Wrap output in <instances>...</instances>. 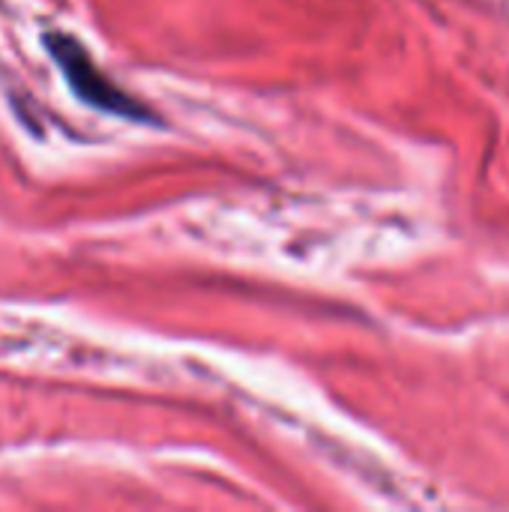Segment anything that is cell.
Returning <instances> with one entry per match:
<instances>
[{"label": "cell", "mask_w": 509, "mask_h": 512, "mask_svg": "<svg viewBox=\"0 0 509 512\" xmlns=\"http://www.w3.org/2000/svg\"><path fill=\"white\" fill-rule=\"evenodd\" d=\"M42 45L51 54V60L57 63V69L63 72L69 90L84 105H90L96 111H105V114H114V117H123V120H132V123H159V117L141 99H135L123 87H117L114 78H108L96 66L90 51L72 33L48 30L42 36Z\"/></svg>", "instance_id": "obj_1"}]
</instances>
